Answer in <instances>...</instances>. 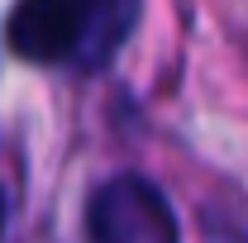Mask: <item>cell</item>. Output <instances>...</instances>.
Masks as SVG:
<instances>
[{"label":"cell","mask_w":248,"mask_h":243,"mask_svg":"<svg viewBox=\"0 0 248 243\" xmlns=\"http://www.w3.org/2000/svg\"><path fill=\"white\" fill-rule=\"evenodd\" d=\"M143 0H19L10 10V48L24 62L100 67L139 24Z\"/></svg>","instance_id":"obj_1"},{"label":"cell","mask_w":248,"mask_h":243,"mask_svg":"<svg viewBox=\"0 0 248 243\" xmlns=\"http://www.w3.org/2000/svg\"><path fill=\"white\" fill-rule=\"evenodd\" d=\"M86 234L91 243H182L167 196L134 172L95 186L86 205Z\"/></svg>","instance_id":"obj_2"},{"label":"cell","mask_w":248,"mask_h":243,"mask_svg":"<svg viewBox=\"0 0 248 243\" xmlns=\"http://www.w3.org/2000/svg\"><path fill=\"white\" fill-rule=\"evenodd\" d=\"M201 243H248V229L224 219V214H205L201 219Z\"/></svg>","instance_id":"obj_3"},{"label":"cell","mask_w":248,"mask_h":243,"mask_svg":"<svg viewBox=\"0 0 248 243\" xmlns=\"http://www.w3.org/2000/svg\"><path fill=\"white\" fill-rule=\"evenodd\" d=\"M0 224H5V196H0Z\"/></svg>","instance_id":"obj_4"}]
</instances>
